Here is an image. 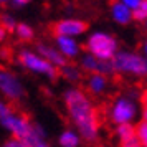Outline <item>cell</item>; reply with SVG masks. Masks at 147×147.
Returning a JSON list of instances; mask_svg holds the SVG:
<instances>
[{
  "label": "cell",
  "mask_w": 147,
  "mask_h": 147,
  "mask_svg": "<svg viewBox=\"0 0 147 147\" xmlns=\"http://www.w3.org/2000/svg\"><path fill=\"white\" fill-rule=\"evenodd\" d=\"M65 106L83 140L96 144L99 136V117L91 99L81 89L71 88L65 93Z\"/></svg>",
  "instance_id": "obj_1"
},
{
  "label": "cell",
  "mask_w": 147,
  "mask_h": 147,
  "mask_svg": "<svg viewBox=\"0 0 147 147\" xmlns=\"http://www.w3.org/2000/svg\"><path fill=\"white\" fill-rule=\"evenodd\" d=\"M0 124L18 139H27L33 129V124L30 122L27 114L20 113L12 102L5 101H0Z\"/></svg>",
  "instance_id": "obj_2"
},
{
  "label": "cell",
  "mask_w": 147,
  "mask_h": 147,
  "mask_svg": "<svg viewBox=\"0 0 147 147\" xmlns=\"http://www.w3.org/2000/svg\"><path fill=\"white\" fill-rule=\"evenodd\" d=\"M113 66L116 73L132 74V76H147V58L131 51H119L114 56Z\"/></svg>",
  "instance_id": "obj_3"
},
{
  "label": "cell",
  "mask_w": 147,
  "mask_h": 147,
  "mask_svg": "<svg viewBox=\"0 0 147 147\" xmlns=\"http://www.w3.org/2000/svg\"><path fill=\"white\" fill-rule=\"evenodd\" d=\"M86 50L89 55H93L99 60L113 61L114 56L117 55V41L114 36L107 33H93L86 41Z\"/></svg>",
  "instance_id": "obj_4"
},
{
  "label": "cell",
  "mask_w": 147,
  "mask_h": 147,
  "mask_svg": "<svg viewBox=\"0 0 147 147\" xmlns=\"http://www.w3.org/2000/svg\"><path fill=\"white\" fill-rule=\"evenodd\" d=\"M18 61L27 69L33 71V73H38V74H45L50 80H56L58 74H60L58 69H56V66H53L50 61H47L40 55L28 51V50H22L20 53H18Z\"/></svg>",
  "instance_id": "obj_5"
},
{
  "label": "cell",
  "mask_w": 147,
  "mask_h": 147,
  "mask_svg": "<svg viewBox=\"0 0 147 147\" xmlns=\"http://www.w3.org/2000/svg\"><path fill=\"white\" fill-rule=\"evenodd\" d=\"M109 114H111V121L116 122L117 126L119 124H131V121L137 114V106H136V102L129 96L121 94V96H117L113 101Z\"/></svg>",
  "instance_id": "obj_6"
},
{
  "label": "cell",
  "mask_w": 147,
  "mask_h": 147,
  "mask_svg": "<svg viewBox=\"0 0 147 147\" xmlns=\"http://www.w3.org/2000/svg\"><path fill=\"white\" fill-rule=\"evenodd\" d=\"M0 93L10 101H18L23 96V86L13 73L0 68Z\"/></svg>",
  "instance_id": "obj_7"
},
{
  "label": "cell",
  "mask_w": 147,
  "mask_h": 147,
  "mask_svg": "<svg viewBox=\"0 0 147 147\" xmlns=\"http://www.w3.org/2000/svg\"><path fill=\"white\" fill-rule=\"evenodd\" d=\"M88 30V23L81 20H60L51 25V32L55 33V36H71L74 35L84 33Z\"/></svg>",
  "instance_id": "obj_8"
},
{
  "label": "cell",
  "mask_w": 147,
  "mask_h": 147,
  "mask_svg": "<svg viewBox=\"0 0 147 147\" xmlns=\"http://www.w3.org/2000/svg\"><path fill=\"white\" fill-rule=\"evenodd\" d=\"M81 68L88 71V73H101V74H113L116 73L114 71V66H113V61H104V60H99L93 55H86L83 56L81 60Z\"/></svg>",
  "instance_id": "obj_9"
},
{
  "label": "cell",
  "mask_w": 147,
  "mask_h": 147,
  "mask_svg": "<svg viewBox=\"0 0 147 147\" xmlns=\"http://www.w3.org/2000/svg\"><path fill=\"white\" fill-rule=\"evenodd\" d=\"M36 51H38L40 56H43L47 61H50L53 66L60 68V69L68 65V63H66V56L61 53L60 50H56L55 47H51V45H47V43H38V45H36Z\"/></svg>",
  "instance_id": "obj_10"
},
{
  "label": "cell",
  "mask_w": 147,
  "mask_h": 147,
  "mask_svg": "<svg viewBox=\"0 0 147 147\" xmlns=\"http://www.w3.org/2000/svg\"><path fill=\"white\" fill-rule=\"evenodd\" d=\"M111 13H113V18L121 25H127L129 22L132 20V10L124 5L121 0H113L111 3Z\"/></svg>",
  "instance_id": "obj_11"
},
{
  "label": "cell",
  "mask_w": 147,
  "mask_h": 147,
  "mask_svg": "<svg viewBox=\"0 0 147 147\" xmlns=\"http://www.w3.org/2000/svg\"><path fill=\"white\" fill-rule=\"evenodd\" d=\"M55 43L66 58H74L80 53V47L71 36H55Z\"/></svg>",
  "instance_id": "obj_12"
},
{
  "label": "cell",
  "mask_w": 147,
  "mask_h": 147,
  "mask_svg": "<svg viewBox=\"0 0 147 147\" xmlns=\"http://www.w3.org/2000/svg\"><path fill=\"white\" fill-rule=\"evenodd\" d=\"M88 89L94 96H99L107 89V76L101 73H94L88 80Z\"/></svg>",
  "instance_id": "obj_13"
},
{
  "label": "cell",
  "mask_w": 147,
  "mask_h": 147,
  "mask_svg": "<svg viewBox=\"0 0 147 147\" xmlns=\"http://www.w3.org/2000/svg\"><path fill=\"white\" fill-rule=\"evenodd\" d=\"M27 144L30 147H51L50 144L47 142V139H45V132H43V129H41L38 124H33V129H32V132L28 134L27 139Z\"/></svg>",
  "instance_id": "obj_14"
},
{
  "label": "cell",
  "mask_w": 147,
  "mask_h": 147,
  "mask_svg": "<svg viewBox=\"0 0 147 147\" xmlns=\"http://www.w3.org/2000/svg\"><path fill=\"white\" fill-rule=\"evenodd\" d=\"M80 144V136L74 132V131H65L60 136V146L61 147H78Z\"/></svg>",
  "instance_id": "obj_15"
},
{
  "label": "cell",
  "mask_w": 147,
  "mask_h": 147,
  "mask_svg": "<svg viewBox=\"0 0 147 147\" xmlns=\"http://www.w3.org/2000/svg\"><path fill=\"white\" fill-rule=\"evenodd\" d=\"M136 127L132 124H119V126L116 127V136L119 137V140H124V139H129V137H132L136 136Z\"/></svg>",
  "instance_id": "obj_16"
},
{
  "label": "cell",
  "mask_w": 147,
  "mask_h": 147,
  "mask_svg": "<svg viewBox=\"0 0 147 147\" xmlns=\"http://www.w3.org/2000/svg\"><path fill=\"white\" fill-rule=\"evenodd\" d=\"M17 36L22 41L33 40V28L28 27L27 23H18V27H17Z\"/></svg>",
  "instance_id": "obj_17"
},
{
  "label": "cell",
  "mask_w": 147,
  "mask_h": 147,
  "mask_svg": "<svg viewBox=\"0 0 147 147\" xmlns=\"http://www.w3.org/2000/svg\"><path fill=\"white\" fill-rule=\"evenodd\" d=\"M60 73L63 74V76H65V78H66L68 81H73V83L80 81V78H81V73L78 71V68L71 66V65H66L65 68H61Z\"/></svg>",
  "instance_id": "obj_18"
},
{
  "label": "cell",
  "mask_w": 147,
  "mask_h": 147,
  "mask_svg": "<svg viewBox=\"0 0 147 147\" xmlns=\"http://www.w3.org/2000/svg\"><path fill=\"white\" fill-rule=\"evenodd\" d=\"M132 18L137 22H147V0H142V3H140L139 7L132 10Z\"/></svg>",
  "instance_id": "obj_19"
},
{
  "label": "cell",
  "mask_w": 147,
  "mask_h": 147,
  "mask_svg": "<svg viewBox=\"0 0 147 147\" xmlns=\"http://www.w3.org/2000/svg\"><path fill=\"white\" fill-rule=\"evenodd\" d=\"M0 27L3 28L5 32H17V23L10 15H0Z\"/></svg>",
  "instance_id": "obj_20"
},
{
  "label": "cell",
  "mask_w": 147,
  "mask_h": 147,
  "mask_svg": "<svg viewBox=\"0 0 147 147\" xmlns=\"http://www.w3.org/2000/svg\"><path fill=\"white\" fill-rule=\"evenodd\" d=\"M136 132H137V137L140 139L142 146L147 147V122L146 121H142L139 126L136 127Z\"/></svg>",
  "instance_id": "obj_21"
},
{
  "label": "cell",
  "mask_w": 147,
  "mask_h": 147,
  "mask_svg": "<svg viewBox=\"0 0 147 147\" xmlns=\"http://www.w3.org/2000/svg\"><path fill=\"white\" fill-rule=\"evenodd\" d=\"M140 146H142V142L137 137V134L132 136V137H129V139L121 140V147H140Z\"/></svg>",
  "instance_id": "obj_22"
},
{
  "label": "cell",
  "mask_w": 147,
  "mask_h": 147,
  "mask_svg": "<svg viewBox=\"0 0 147 147\" xmlns=\"http://www.w3.org/2000/svg\"><path fill=\"white\" fill-rule=\"evenodd\" d=\"M3 147H30V146L27 144V140L18 139V137H12L3 144Z\"/></svg>",
  "instance_id": "obj_23"
},
{
  "label": "cell",
  "mask_w": 147,
  "mask_h": 147,
  "mask_svg": "<svg viewBox=\"0 0 147 147\" xmlns=\"http://www.w3.org/2000/svg\"><path fill=\"white\" fill-rule=\"evenodd\" d=\"M140 104H142V117L147 122V89H144L140 94Z\"/></svg>",
  "instance_id": "obj_24"
},
{
  "label": "cell",
  "mask_w": 147,
  "mask_h": 147,
  "mask_svg": "<svg viewBox=\"0 0 147 147\" xmlns=\"http://www.w3.org/2000/svg\"><path fill=\"white\" fill-rule=\"evenodd\" d=\"M121 2H122L124 5H127L131 10H136V8H137L140 3H142V0H121Z\"/></svg>",
  "instance_id": "obj_25"
},
{
  "label": "cell",
  "mask_w": 147,
  "mask_h": 147,
  "mask_svg": "<svg viewBox=\"0 0 147 147\" xmlns=\"http://www.w3.org/2000/svg\"><path fill=\"white\" fill-rule=\"evenodd\" d=\"M30 0H12V5H13L15 8H20L23 7V5H27Z\"/></svg>",
  "instance_id": "obj_26"
},
{
  "label": "cell",
  "mask_w": 147,
  "mask_h": 147,
  "mask_svg": "<svg viewBox=\"0 0 147 147\" xmlns=\"http://www.w3.org/2000/svg\"><path fill=\"white\" fill-rule=\"evenodd\" d=\"M5 35H7V32H5L3 28L0 27V41H3V40H5Z\"/></svg>",
  "instance_id": "obj_27"
},
{
  "label": "cell",
  "mask_w": 147,
  "mask_h": 147,
  "mask_svg": "<svg viewBox=\"0 0 147 147\" xmlns=\"http://www.w3.org/2000/svg\"><path fill=\"white\" fill-rule=\"evenodd\" d=\"M8 2H12V0H0V5H7Z\"/></svg>",
  "instance_id": "obj_28"
},
{
  "label": "cell",
  "mask_w": 147,
  "mask_h": 147,
  "mask_svg": "<svg viewBox=\"0 0 147 147\" xmlns=\"http://www.w3.org/2000/svg\"><path fill=\"white\" fill-rule=\"evenodd\" d=\"M144 53H146V58H147V41L144 43Z\"/></svg>",
  "instance_id": "obj_29"
},
{
  "label": "cell",
  "mask_w": 147,
  "mask_h": 147,
  "mask_svg": "<svg viewBox=\"0 0 147 147\" xmlns=\"http://www.w3.org/2000/svg\"><path fill=\"white\" fill-rule=\"evenodd\" d=\"M146 30H147V22H146Z\"/></svg>",
  "instance_id": "obj_30"
}]
</instances>
